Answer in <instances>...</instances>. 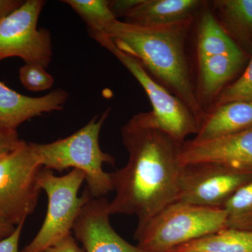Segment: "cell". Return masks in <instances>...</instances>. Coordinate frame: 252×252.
I'll return each instance as SVG.
<instances>
[{"label": "cell", "mask_w": 252, "mask_h": 252, "mask_svg": "<svg viewBox=\"0 0 252 252\" xmlns=\"http://www.w3.org/2000/svg\"><path fill=\"white\" fill-rule=\"evenodd\" d=\"M127 163L110 172L115 196L111 215H135L140 228L167 205L177 201L182 144L152 125L149 112L131 118L122 128Z\"/></svg>", "instance_id": "obj_1"}, {"label": "cell", "mask_w": 252, "mask_h": 252, "mask_svg": "<svg viewBox=\"0 0 252 252\" xmlns=\"http://www.w3.org/2000/svg\"><path fill=\"white\" fill-rule=\"evenodd\" d=\"M195 17L165 26L144 27L116 20L104 30L122 52L135 58L147 72L181 99L201 123L205 112L199 105L187 52Z\"/></svg>", "instance_id": "obj_2"}, {"label": "cell", "mask_w": 252, "mask_h": 252, "mask_svg": "<svg viewBox=\"0 0 252 252\" xmlns=\"http://www.w3.org/2000/svg\"><path fill=\"white\" fill-rule=\"evenodd\" d=\"M110 110L106 109L100 117H94L86 126L67 137L50 143L31 142L44 168L58 172L72 168L84 172L88 190L94 198H102L114 191L110 174L104 171L103 165H114L115 158L102 152L99 142L101 129Z\"/></svg>", "instance_id": "obj_3"}, {"label": "cell", "mask_w": 252, "mask_h": 252, "mask_svg": "<svg viewBox=\"0 0 252 252\" xmlns=\"http://www.w3.org/2000/svg\"><path fill=\"white\" fill-rule=\"evenodd\" d=\"M226 228L223 207L198 206L176 201L167 205L143 226L136 228L137 246L147 252L173 249Z\"/></svg>", "instance_id": "obj_4"}, {"label": "cell", "mask_w": 252, "mask_h": 252, "mask_svg": "<svg viewBox=\"0 0 252 252\" xmlns=\"http://www.w3.org/2000/svg\"><path fill=\"white\" fill-rule=\"evenodd\" d=\"M84 181L85 174L77 169L60 177L52 170L41 169L39 185L47 195V212L37 234L20 252H42L72 234L83 208L94 198L88 189L79 196Z\"/></svg>", "instance_id": "obj_5"}, {"label": "cell", "mask_w": 252, "mask_h": 252, "mask_svg": "<svg viewBox=\"0 0 252 252\" xmlns=\"http://www.w3.org/2000/svg\"><path fill=\"white\" fill-rule=\"evenodd\" d=\"M94 39L114 55L143 88L152 105L149 114L154 127L181 144L189 136L197 135L200 122L181 99L157 82L137 59L118 49L107 36L100 34Z\"/></svg>", "instance_id": "obj_6"}, {"label": "cell", "mask_w": 252, "mask_h": 252, "mask_svg": "<svg viewBox=\"0 0 252 252\" xmlns=\"http://www.w3.org/2000/svg\"><path fill=\"white\" fill-rule=\"evenodd\" d=\"M42 168L31 142L23 140L0 159V215L15 226L25 223L35 210Z\"/></svg>", "instance_id": "obj_7"}, {"label": "cell", "mask_w": 252, "mask_h": 252, "mask_svg": "<svg viewBox=\"0 0 252 252\" xmlns=\"http://www.w3.org/2000/svg\"><path fill=\"white\" fill-rule=\"evenodd\" d=\"M44 5L43 0H26L0 23V62L18 57L26 63L49 65L53 56L51 32L37 28Z\"/></svg>", "instance_id": "obj_8"}, {"label": "cell", "mask_w": 252, "mask_h": 252, "mask_svg": "<svg viewBox=\"0 0 252 252\" xmlns=\"http://www.w3.org/2000/svg\"><path fill=\"white\" fill-rule=\"evenodd\" d=\"M252 180V172L240 171L215 162L182 167L177 201L198 206L223 207L242 186Z\"/></svg>", "instance_id": "obj_9"}, {"label": "cell", "mask_w": 252, "mask_h": 252, "mask_svg": "<svg viewBox=\"0 0 252 252\" xmlns=\"http://www.w3.org/2000/svg\"><path fill=\"white\" fill-rule=\"evenodd\" d=\"M182 166L202 162L222 164L240 171L252 172V126L232 135L182 145Z\"/></svg>", "instance_id": "obj_10"}, {"label": "cell", "mask_w": 252, "mask_h": 252, "mask_svg": "<svg viewBox=\"0 0 252 252\" xmlns=\"http://www.w3.org/2000/svg\"><path fill=\"white\" fill-rule=\"evenodd\" d=\"M109 203L92 198L81 211L72 231L85 252H147L122 238L111 225Z\"/></svg>", "instance_id": "obj_11"}, {"label": "cell", "mask_w": 252, "mask_h": 252, "mask_svg": "<svg viewBox=\"0 0 252 252\" xmlns=\"http://www.w3.org/2000/svg\"><path fill=\"white\" fill-rule=\"evenodd\" d=\"M249 59L250 56L242 52L197 60L195 97L205 113L214 105L222 91L241 72Z\"/></svg>", "instance_id": "obj_12"}, {"label": "cell", "mask_w": 252, "mask_h": 252, "mask_svg": "<svg viewBox=\"0 0 252 252\" xmlns=\"http://www.w3.org/2000/svg\"><path fill=\"white\" fill-rule=\"evenodd\" d=\"M68 97L67 91L61 89L41 97H30L12 90L0 81V125L16 130L32 118L63 110Z\"/></svg>", "instance_id": "obj_13"}, {"label": "cell", "mask_w": 252, "mask_h": 252, "mask_svg": "<svg viewBox=\"0 0 252 252\" xmlns=\"http://www.w3.org/2000/svg\"><path fill=\"white\" fill-rule=\"evenodd\" d=\"M203 0H138L124 17L126 23L144 27L165 26L196 16Z\"/></svg>", "instance_id": "obj_14"}, {"label": "cell", "mask_w": 252, "mask_h": 252, "mask_svg": "<svg viewBox=\"0 0 252 252\" xmlns=\"http://www.w3.org/2000/svg\"><path fill=\"white\" fill-rule=\"evenodd\" d=\"M252 126V100L236 101L214 106L205 113L197 142L214 140L236 133Z\"/></svg>", "instance_id": "obj_15"}, {"label": "cell", "mask_w": 252, "mask_h": 252, "mask_svg": "<svg viewBox=\"0 0 252 252\" xmlns=\"http://www.w3.org/2000/svg\"><path fill=\"white\" fill-rule=\"evenodd\" d=\"M212 12L217 22L245 54H252V0H215Z\"/></svg>", "instance_id": "obj_16"}, {"label": "cell", "mask_w": 252, "mask_h": 252, "mask_svg": "<svg viewBox=\"0 0 252 252\" xmlns=\"http://www.w3.org/2000/svg\"><path fill=\"white\" fill-rule=\"evenodd\" d=\"M205 3L198 12L195 49L197 60L243 52L230 39L217 22L211 7ZM244 53V52H243Z\"/></svg>", "instance_id": "obj_17"}, {"label": "cell", "mask_w": 252, "mask_h": 252, "mask_svg": "<svg viewBox=\"0 0 252 252\" xmlns=\"http://www.w3.org/2000/svg\"><path fill=\"white\" fill-rule=\"evenodd\" d=\"M170 252H252V230L225 228Z\"/></svg>", "instance_id": "obj_18"}, {"label": "cell", "mask_w": 252, "mask_h": 252, "mask_svg": "<svg viewBox=\"0 0 252 252\" xmlns=\"http://www.w3.org/2000/svg\"><path fill=\"white\" fill-rule=\"evenodd\" d=\"M86 23L91 37L103 34L105 28L117 20L107 0H64Z\"/></svg>", "instance_id": "obj_19"}, {"label": "cell", "mask_w": 252, "mask_h": 252, "mask_svg": "<svg viewBox=\"0 0 252 252\" xmlns=\"http://www.w3.org/2000/svg\"><path fill=\"white\" fill-rule=\"evenodd\" d=\"M226 228L252 230V180L240 187L223 207Z\"/></svg>", "instance_id": "obj_20"}, {"label": "cell", "mask_w": 252, "mask_h": 252, "mask_svg": "<svg viewBox=\"0 0 252 252\" xmlns=\"http://www.w3.org/2000/svg\"><path fill=\"white\" fill-rule=\"evenodd\" d=\"M249 100H252V54L243 74L222 91L212 107L236 101Z\"/></svg>", "instance_id": "obj_21"}, {"label": "cell", "mask_w": 252, "mask_h": 252, "mask_svg": "<svg viewBox=\"0 0 252 252\" xmlns=\"http://www.w3.org/2000/svg\"><path fill=\"white\" fill-rule=\"evenodd\" d=\"M19 79L25 89L32 92L49 90L55 82L46 67L37 63H25L20 68Z\"/></svg>", "instance_id": "obj_22"}, {"label": "cell", "mask_w": 252, "mask_h": 252, "mask_svg": "<svg viewBox=\"0 0 252 252\" xmlns=\"http://www.w3.org/2000/svg\"><path fill=\"white\" fill-rule=\"evenodd\" d=\"M21 142L17 130L0 125V159L14 150Z\"/></svg>", "instance_id": "obj_23"}, {"label": "cell", "mask_w": 252, "mask_h": 252, "mask_svg": "<svg viewBox=\"0 0 252 252\" xmlns=\"http://www.w3.org/2000/svg\"><path fill=\"white\" fill-rule=\"evenodd\" d=\"M42 252H85L78 245L77 240L72 235H68L59 243L49 247Z\"/></svg>", "instance_id": "obj_24"}, {"label": "cell", "mask_w": 252, "mask_h": 252, "mask_svg": "<svg viewBox=\"0 0 252 252\" xmlns=\"http://www.w3.org/2000/svg\"><path fill=\"white\" fill-rule=\"evenodd\" d=\"M23 225H18L12 234L0 241V252H20L18 247Z\"/></svg>", "instance_id": "obj_25"}, {"label": "cell", "mask_w": 252, "mask_h": 252, "mask_svg": "<svg viewBox=\"0 0 252 252\" xmlns=\"http://www.w3.org/2000/svg\"><path fill=\"white\" fill-rule=\"evenodd\" d=\"M23 2L24 1L23 0H0V23L16 9L21 7Z\"/></svg>", "instance_id": "obj_26"}, {"label": "cell", "mask_w": 252, "mask_h": 252, "mask_svg": "<svg viewBox=\"0 0 252 252\" xmlns=\"http://www.w3.org/2000/svg\"><path fill=\"white\" fill-rule=\"evenodd\" d=\"M16 228V226L10 223L6 219L0 215V241L12 234Z\"/></svg>", "instance_id": "obj_27"}]
</instances>
